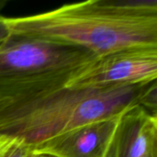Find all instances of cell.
Instances as JSON below:
<instances>
[{"label":"cell","instance_id":"277c9868","mask_svg":"<svg viewBox=\"0 0 157 157\" xmlns=\"http://www.w3.org/2000/svg\"><path fill=\"white\" fill-rule=\"evenodd\" d=\"M157 80V47H132L96 57L77 70L65 86L107 87Z\"/></svg>","mask_w":157,"mask_h":157},{"label":"cell","instance_id":"8992f818","mask_svg":"<svg viewBox=\"0 0 157 157\" xmlns=\"http://www.w3.org/2000/svg\"><path fill=\"white\" fill-rule=\"evenodd\" d=\"M157 152V115L142 106L132 107L119 118L107 157H144Z\"/></svg>","mask_w":157,"mask_h":157},{"label":"cell","instance_id":"9c48e42d","mask_svg":"<svg viewBox=\"0 0 157 157\" xmlns=\"http://www.w3.org/2000/svg\"><path fill=\"white\" fill-rule=\"evenodd\" d=\"M36 157H54L52 155H47V154H38V155Z\"/></svg>","mask_w":157,"mask_h":157},{"label":"cell","instance_id":"6da1fadb","mask_svg":"<svg viewBox=\"0 0 157 157\" xmlns=\"http://www.w3.org/2000/svg\"><path fill=\"white\" fill-rule=\"evenodd\" d=\"M6 23L11 34L80 47L97 57L157 47V0H89Z\"/></svg>","mask_w":157,"mask_h":157},{"label":"cell","instance_id":"7a4b0ae2","mask_svg":"<svg viewBox=\"0 0 157 157\" xmlns=\"http://www.w3.org/2000/svg\"><path fill=\"white\" fill-rule=\"evenodd\" d=\"M157 81V80H156ZM107 87L54 86L0 101V134L17 137L38 150L83 125L118 117L142 106L156 82Z\"/></svg>","mask_w":157,"mask_h":157},{"label":"cell","instance_id":"ba28073f","mask_svg":"<svg viewBox=\"0 0 157 157\" xmlns=\"http://www.w3.org/2000/svg\"><path fill=\"white\" fill-rule=\"evenodd\" d=\"M10 35V30L6 23V17L0 15V43L5 41Z\"/></svg>","mask_w":157,"mask_h":157},{"label":"cell","instance_id":"52a82bcc","mask_svg":"<svg viewBox=\"0 0 157 157\" xmlns=\"http://www.w3.org/2000/svg\"><path fill=\"white\" fill-rule=\"evenodd\" d=\"M38 153L17 137L0 134V157H36Z\"/></svg>","mask_w":157,"mask_h":157},{"label":"cell","instance_id":"3957f363","mask_svg":"<svg viewBox=\"0 0 157 157\" xmlns=\"http://www.w3.org/2000/svg\"><path fill=\"white\" fill-rule=\"evenodd\" d=\"M96 57L80 47L11 34L0 43V101L66 85Z\"/></svg>","mask_w":157,"mask_h":157},{"label":"cell","instance_id":"30bf717a","mask_svg":"<svg viewBox=\"0 0 157 157\" xmlns=\"http://www.w3.org/2000/svg\"><path fill=\"white\" fill-rule=\"evenodd\" d=\"M144 157H157V152H153V153H151V154H149V155H147Z\"/></svg>","mask_w":157,"mask_h":157},{"label":"cell","instance_id":"5b68a950","mask_svg":"<svg viewBox=\"0 0 157 157\" xmlns=\"http://www.w3.org/2000/svg\"><path fill=\"white\" fill-rule=\"evenodd\" d=\"M120 116L78 127L48 142L36 152L54 157H107Z\"/></svg>","mask_w":157,"mask_h":157}]
</instances>
